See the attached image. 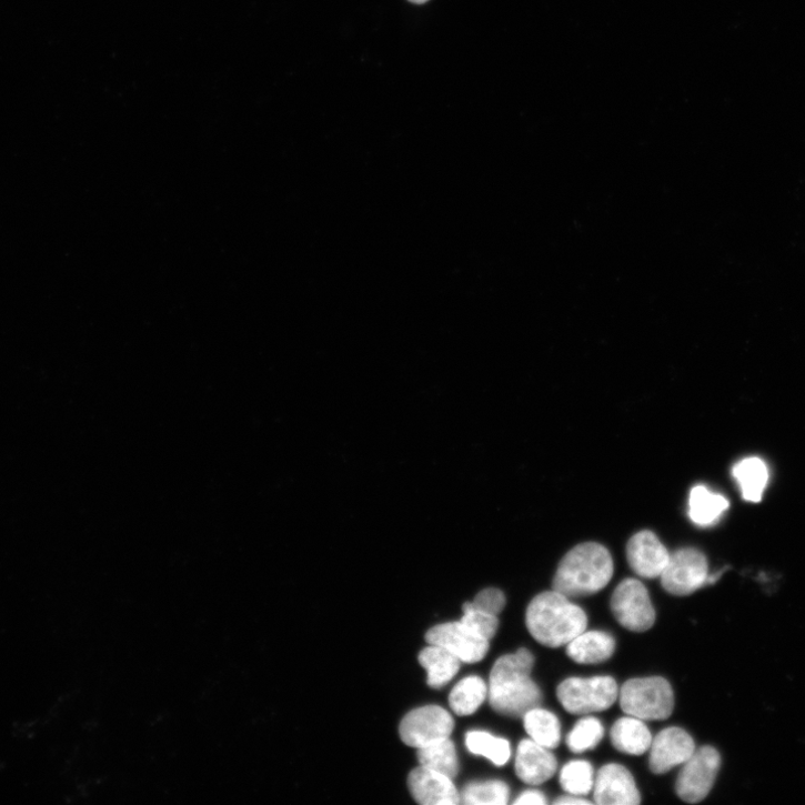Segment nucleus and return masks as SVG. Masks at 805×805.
Masks as SVG:
<instances>
[{"label": "nucleus", "instance_id": "obj_1", "mask_svg": "<svg viewBox=\"0 0 805 805\" xmlns=\"http://www.w3.org/2000/svg\"><path fill=\"white\" fill-rule=\"evenodd\" d=\"M534 664V656L524 648L496 662L489 690L495 712L520 718L541 706L543 694L531 677Z\"/></svg>", "mask_w": 805, "mask_h": 805}, {"label": "nucleus", "instance_id": "obj_2", "mask_svg": "<svg viewBox=\"0 0 805 805\" xmlns=\"http://www.w3.org/2000/svg\"><path fill=\"white\" fill-rule=\"evenodd\" d=\"M527 628L543 646L560 648L587 626V616L582 607L556 591L539 594L527 607Z\"/></svg>", "mask_w": 805, "mask_h": 805}, {"label": "nucleus", "instance_id": "obj_3", "mask_svg": "<svg viewBox=\"0 0 805 805\" xmlns=\"http://www.w3.org/2000/svg\"><path fill=\"white\" fill-rule=\"evenodd\" d=\"M614 572L610 552L597 543L580 544L561 561L553 590L572 597L590 596L602 591Z\"/></svg>", "mask_w": 805, "mask_h": 805}, {"label": "nucleus", "instance_id": "obj_4", "mask_svg": "<svg viewBox=\"0 0 805 805\" xmlns=\"http://www.w3.org/2000/svg\"><path fill=\"white\" fill-rule=\"evenodd\" d=\"M622 711L642 721H665L675 707L671 684L663 677L627 681L618 692Z\"/></svg>", "mask_w": 805, "mask_h": 805}, {"label": "nucleus", "instance_id": "obj_5", "mask_svg": "<svg viewBox=\"0 0 805 805\" xmlns=\"http://www.w3.org/2000/svg\"><path fill=\"white\" fill-rule=\"evenodd\" d=\"M557 698L570 714L587 715L611 708L618 698V690L608 676L568 678L557 687Z\"/></svg>", "mask_w": 805, "mask_h": 805}, {"label": "nucleus", "instance_id": "obj_6", "mask_svg": "<svg viewBox=\"0 0 805 805\" xmlns=\"http://www.w3.org/2000/svg\"><path fill=\"white\" fill-rule=\"evenodd\" d=\"M611 610L616 621L633 632H646L656 622L650 592L640 581L626 578L614 590Z\"/></svg>", "mask_w": 805, "mask_h": 805}, {"label": "nucleus", "instance_id": "obj_7", "mask_svg": "<svg viewBox=\"0 0 805 805\" xmlns=\"http://www.w3.org/2000/svg\"><path fill=\"white\" fill-rule=\"evenodd\" d=\"M663 587L675 596H687L708 585V562L696 549H682L671 554L661 575Z\"/></svg>", "mask_w": 805, "mask_h": 805}, {"label": "nucleus", "instance_id": "obj_8", "mask_svg": "<svg viewBox=\"0 0 805 805\" xmlns=\"http://www.w3.org/2000/svg\"><path fill=\"white\" fill-rule=\"evenodd\" d=\"M721 755L712 746L696 749L683 765L676 782L677 795L687 803L702 802L712 791L721 767Z\"/></svg>", "mask_w": 805, "mask_h": 805}, {"label": "nucleus", "instance_id": "obj_9", "mask_svg": "<svg viewBox=\"0 0 805 805\" xmlns=\"http://www.w3.org/2000/svg\"><path fill=\"white\" fill-rule=\"evenodd\" d=\"M454 728L452 716L442 707L424 706L409 713L401 723L402 741L415 748L450 738Z\"/></svg>", "mask_w": 805, "mask_h": 805}, {"label": "nucleus", "instance_id": "obj_10", "mask_svg": "<svg viewBox=\"0 0 805 805\" xmlns=\"http://www.w3.org/2000/svg\"><path fill=\"white\" fill-rule=\"evenodd\" d=\"M425 638L429 644L446 650L466 664L481 662L490 651V640L473 633L460 621L432 627Z\"/></svg>", "mask_w": 805, "mask_h": 805}, {"label": "nucleus", "instance_id": "obj_11", "mask_svg": "<svg viewBox=\"0 0 805 805\" xmlns=\"http://www.w3.org/2000/svg\"><path fill=\"white\" fill-rule=\"evenodd\" d=\"M626 559L635 574L644 578H656L665 571L671 554L656 534L642 531L628 541Z\"/></svg>", "mask_w": 805, "mask_h": 805}, {"label": "nucleus", "instance_id": "obj_12", "mask_svg": "<svg viewBox=\"0 0 805 805\" xmlns=\"http://www.w3.org/2000/svg\"><path fill=\"white\" fill-rule=\"evenodd\" d=\"M594 802L598 805H637L641 795L630 771L620 764L600 768L594 782Z\"/></svg>", "mask_w": 805, "mask_h": 805}, {"label": "nucleus", "instance_id": "obj_13", "mask_svg": "<svg viewBox=\"0 0 805 805\" xmlns=\"http://www.w3.org/2000/svg\"><path fill=\"white\" fill-rule=\"evenodd\" d=\"M696 751L693 737L683 728L668 727L662 731L651 747L650 766L655 774H665L683 765Z\"/></svg>", "mask_w": 805, "mask_h": 805}, {"label": "nucleus", "instance_id": "obj_14", "mask_svg": "<svg viewBox=\"0 0 805 805\" xmlns=\"http://www.w3.org/2000/svg\"><path fill=\"white\" fill-rule=\"evenodd\" d=\"M409 788L415 801L423 805H454L460 803V794L452 778L420 766L413 769L407 779Z\"/></svg>", "mask_w": 805, "mask_h": 805}, {"label": "nucleus", "instance_id": "obj_15", "mask_svg": "<svg viewBox=\"0 0 805 805\" xmlns=\"http://www.w3.org/2000/svg\"><path fill=\"white\" fill-rule=\"evenodd\" d=\"M515 768L526 784L541 785L556 773L557 759L549 748L533 739H524L517 748Z\"/></svg>", "mask_w": 805, "mask_h": 805}, {"label": "nucleus", "instance_id": "obj_16", "mask_svg": "<svg viewBox=\"0 0 805 805\" xmlns=\"http://www.w3.org/2000/svg\"><path fill=\"white\" fill-rule=\"evenodd\" d=\"M615 652L614 637L602 631L583 632L567 644V656L581 665H595L608 661Z\"/></svg>", "mask_w": 805, "mask_h": 805}, {"label": "nucleus", "instance_id": "obj_17", "mask_svg": "<svg viewBox=\"0 0 805 805\" xmlns=\"http://www.w3.org/2000/svg\"><path fill=\"white\" fill-rule=\"evenodd\" d=\"M613 746L625 754L642 755L648 752L653 744V735L646 724L636 717H622L611 729Z\"/></svg>", "mask_w": 805, "mask_h": 805}, {"label": "nucleus", "instance_id": "obj_18", "mask_svg": "<svg viewBox=\"0 0 805 805\" xmlns=\"http://www.w3.org/2000/svg\"><path fill=\"white\" fill-rule=\"evenodd\" d=\"M733 476L746 502L762 501L769 477L767 465L762 459L749 456L741 460L733 467Z\"/></svg>", "mask_w": 805, "mask_h": 805}, {"label": "nucleus", "instance_id": "obj_19", "mask_svg": "<svg viewBox=\"0 0 805 805\" xmlns=\"http://www.w3.org/2000/svg\"><path fill=\"white\" fill-rule=\"evenodd\" d=\"M728 509L727 499L713 493L705 486H696L691 492L688 515L697 526L715 525Z\"/></svg>", "mask_w": 805, "mask_h": 805}, {"label": "nucleus", "instance_id": "obj_20", "mask_svg": "<svg viewBox=\"0 0 805 805\" xmlns=\"http://www.w3.org/2000/svg\"><path fill=\"white\" fill-rule=\"evenodd\" d=\"M421 666L427 673V684L432 688H442L450 683L460 670V660L446 650L433 646L423 650L419 655Z\"/></svg>", "mask_w": 805, "mask_h": 805}, {"label": "nucleus", "instance_id": "obj_21", "mask_svg": "<svg viewBox=\"0 0 805 805\" xmlns=\"http://www.w3.org/2000/svg\"><path fill=\"white\" fill-rule=\"evenodd\" d=\"M523 718L531 739L549 749H554L560 745L561 723L555 714L536 707L527 712Z\"/></svg>", "mask_w": 805, "mask_h": 805}, {"label": "nucleus", "instance_id": "obj_22", "mask_svg": "<svg viewBox=\"0 0 805 805\" xmlns=\"http://www.w3.org/2000/svg\"><path fill=\"white\" fill-rule=\"evenodd\" d=\"M487 695L489 688L485 681L476 676H470L462 680L452 690L449 703L456 715L469 716L479 710Z\"/></svg>", "mask_w": 805, "mask_h": 805}, {"label": "nucleus", "instance_id": "obj_23", "mask_svg": "<svg viewBox=\"0 0 805 805\" xmlns=\"http://www.w3.org/2000/svg\"><path fill=\"white\" fill-rule=\"evenodd\" d=\"M417 758L421 766L436 771L450 778L457 775V755L450 738L419 748Z\"/></svg>", "mask_w": 805, "mask_h": 805}, {"label": "nucleus", "instance_id": "obj_24", "mask_svg": "<svg viewBox=\"0 0 805 805\" xmlns=\"http://www.w3.org/2000/svg\"><path fill=\"white\" fill-rule=\"evenodd\" d=\"M465 744L472 754L486 757L497 766L507 764L512 756L510 742L487 732H469L465 737Z\"/></svg>", "mask_w": 805, "mask_h": 805}, {"label": "nucleus", "instance_id": "obj_25", "mask_svg": "<svg viewBox=\"0 0 805 805\" xmlns=\"http://www.w3.org/2000/svg\"><path fill=\"white\" fill-rule=\"evenodd\" d=\"M509 799L510 787L503 781L473 782L460 794V803L467 805H505Z\"/></svg>", "mask_w": 805, "mask_h": 805}, {"label": "nucleus", "instance_id": "obj_26", "mask_svg": "<svg viewBox=\"0 0 805 805\" xmlns=\"http://www.w3.org/2000/svg\"><path fill=\"white\" fill-rule=\"evenodd\" d=\"M594 769L586 761H572L561 771L560 783L564 791L576 796H585L594 787Z\"/></svg>", "mask_w": 805, "mask_h": 805}, {"label": "nucleus", "instance_id": "obj_27", "mask_svg": "<svg viewBox=\"0 0 805 805\" xmlns=\"http://www.w3.org/2000/svg\"><path fill=\"white\" fill-rule=\"evenodd\" d=\"M604 736L602 723L594 717H585L576 723L566 737L568 748L574 753L594 749Z\"/></svg>", "mask_w": 805, "mask_h": 805}, {"label": "nucleus", "instance_id": "obj_28", "mask_svg": "<svg viewBox=\"0 0 805 805\" xmlns=\"http://www.w3.org/2000/svg\"><path fill=\"white\" fill-rule=\"evenodd\" d=\"M463 616L460 622L473 633L491 640L495 636L500 620L496 615L474 610L463 605Z\"/></svg>", "mask_w": 805, "mask_h": 805}, {"label": "nucleus", "instance_id": "obj_29", "mask_svg": "<svg viewBox=\"0 0 805 805\" xmlns=\"http://www.w3.org/2000/svg\"><path fill=\"white\" fill-rule=\"evenodd\" d=\"M464 605L497 616L506 605V597L501 590L487 588L481 591L473 602H467Z\"/></svg>", "mask_w": 805, "mask_h": 805}, {"label": "nucleus", "instance_id": "obj_30", "mask_svg": "<svg viewBox=\"0 0 805 805\" xmlns=\"http://www.w3.org/2000/svg\"><path fill=\"white\" fill-rule=\"evenodd\" d=\"M517 805H544L547 804V799L540 791L531 789L521 794L514 802Z\"/></svg>", "mask_w": 805, "mask_h": 805}, {"label": "nucleus", "instance_id": "obj_31", "mask_svg": "<svg viewBox=\"0 0 805 805\" xmlns=\"http://www.w3.org/2000/svg\"><path fill=\"white\" fill-rule=\"evenodd\" d=\"M554 804H559V805H585V804H588L590 805V804H593V802L585 799L582 796L568 794V795L561 796L560 798L555 799Z\"/></svg>", "mask_w": 805, "mask_h": 805}, {"label": "nucleus", "instance_id": "obj_32", "mask_svg": "<svg viewBox=\"0 0 805 805\" xmlns=\"http://www.w3.org/2000/svg\"><path fill=\"white\" fill-rule=\"evenodd\" d=\"M409 2H411L412 4H415V6H423V4L427 3L429 0H409Z\"/></svg>", "mask_w": 805, "mask_h": 805}]
</instances>
